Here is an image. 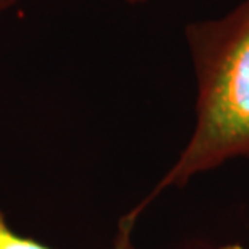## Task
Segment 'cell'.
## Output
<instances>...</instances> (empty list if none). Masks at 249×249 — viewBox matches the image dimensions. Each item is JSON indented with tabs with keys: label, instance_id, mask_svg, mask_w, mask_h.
<instances>
[{
	"label": "cell",
	"instance_id": "3957f363",
	"mask_svg": "<svg viewBox=\"0 0 249 249\" xmlns=\"http://www.w3.org/2000/svg\"><path fill=\"white\" fill-rule=\"evenodd\" d=\"M19 0H0V13H3L5 10L12 8L15 3H18Z\"/></svg>",
	"mask_w": 249,
	"mask_h": 249
},
{
	"label": "cell",
	"instance_id": "7a4b0ae2",
	"mask_svg": "<svg viewBox=\"0 0 249 249\" xmlns=\"http://www.w3.org/2000/svg\"><path fill=\"white\" fill-rule=\"evenodd\" d=\"M138 215L139 212L136 209H133L131 212H128L122 218L120 223H118V233L115 241H113L112 249H138L131 241V231ZM0 249H53V248L42 245V243L33 240L29 236H23L15 233L12 230V227L5 220L3 212L0 211Z\"/></svg>",
	"mask_w": 249,
	"mask_h": 249
},
{
	"label": "cell",
	"instance_id": "277c9868",
	"mask_svg": "<svg viewBox=\"0 0 249 249\" xmlns=\"http://www.w3.org/2000/svg\"><path fill=\"white\" fill-rule=\"evenodd\" d=\"M126 3H129V5H138V3H146V2H149V0H124Z\"/></svg>",
	"mask_w": 249,
	"mask_h": 249
},
{
	"label": "cell",
	"instance_id": "6da1fadb",
	"mask_svg": "<svg viewBox=\"0 0 249 249\" xmlns=\"http://www.w3.org/2000/svg\"><path fill=\"white\" fill-rule=\"evenodd\" d=\"M196 73V126L185 151L146 201L233 157H249V0L217 19L189 23Z\"/></svg>",
	"mask_w": 249,
	"mask_h": 249
},
{
	"label": "cell",
	"instance_id": "5b68a950",
	"mask_svg": "<svg viewBox=\"0 0 249 249\" xmlns=\"http://www.w3.org/2000/svg\"><path fill=\"white\" fill-rule=\"evenodd\" d=\"M220 249H243L241 246H238V245H231V246H223Z\"/></svg>",
	"mask_w": 249,
	"mask_h": 249
}]
</instances>
